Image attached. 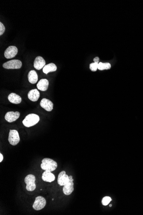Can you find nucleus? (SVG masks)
Masks as SVG:
<instances>
[{
	"label": "nucleus",
	"instance_id": "obj_1",
	"mask_svg": "<svg viewBox=\"0 0 143 215\" xmlns=\"http://www.w3.org/2000/svg\"><path fill=\"white\" fill-rule=\"evenodd\" d=\"M42 163L41 164V167L45 171H54L58 167V164L56 162L51 158L43 159L42 161Z\"/></svg>",
	"mask_w": 143,
	"mask_h": 215
},
{
	"label": "nucleus",
	"instance_id": "obj_2",
	"mask_svg": "<svg viewBox=\"0 0 143 215\" xmlns=\"http://www.w3.org/2000/svg\"><path fill=\"white\" fill-rule=\"evenodd\" d=\"M40 117L35 114H30L26 116L22 121L23 125L26 127L34 126L39 122Z\"/></svg>",
	"mask_w": 143,
	"mask_h": 215
},
{
	"label": "nucleus",
	"instance_id": "obj_3",
	"mask_svg": "<svg viewBox=\"0 0 143 215\" xmlns=\"http://www.w3.org/2000/svg\"><path fill=\"white\" fill-rule=\"evenodd\" d=\"M35 180H36V178L34 175L29 174L25 177L24 179V182L26 184V189L27 191L32 192L36 189Z\"/></svg>",
	"mask_w": 143,
	"mask_h": 215
},
{
	"label": "nucleus",
	"instance_id": "obj_4",
	"mask_svg": "<svg viewBox=\"0 0 143 215\" xmlns=\"http://www.w3.org/2000/svg\"><path fill=\"white\" fill-rule=\"evenodd\" d=\"M8 141L9 143L13 146L17 145L19 141V134L18 132L15 130H10L9 134Z\"/></svg>",
	"mask_w": 143,
	"mask_h": 215
},
{
	"label": "nucleus",
	"instance_id": "obj_5",
	"mask_svg": "<svg viewBox=\"0 0 143 215\" xmlns=\"http://www.w3.org/2000/svg\"><path fill=\"white\" fill-rule=\"evenodd\" d=\"M22 66V63L20 60H12L4 63L3 64V68L7 69H20Z\"/></svg>",
	"mask_w": 143,
	"mask_h": 215
},
{
	"label": "nucleus",
	"instance_id": "obj_6",
	"mask_svg": "<svg viewBox=\"0 0 143 215\" xmlns=\"http://www.w3.org/2000/svg\"><path fill=\"white\" fill-rule=\"evenodd\" d=\"M46 203V199L43 197L42 196L37 197L33 204V208L36 210H41L45 207Z\"/></svg>",
	"mask_w": 143,
	"mask_h": 215
},
{
	"label": "nucleus",
	"instance_id": "obj_7",
	"mask_svg": "<svg viewBox=\"0 0 143 215\" xmlns=\"http://www.w3.org/2000/svg\"><path fill=\"white\" fill-rule=\"evenodd\" d=\"M74 180L72 176H70L69 182L63 186V192L65 195H69L74 191Z\"/></svg>",
	"mask_w": 143,
	"mask_h": 215
},
{
	"label": "nucleus",
	"instance_id": "obj_8",
	"mask_svg": "<svg viewBox=\"0 0 143 215\" xmlns=\"http://www.w3.org/2000/svg\"><path fill=\"white\" fill-rule=\"evenodd\" d=\"M18 49L15 46H9L4 52V57L7 59L14 57L18 53Z\"/></svg>",
	"mask_w": 143,
	"mask_h": 215
},
{
	"label": "nucleus",
	"instance_id": "obj_9",
	"mask_svg": "<svg viewBox=\"0 0 143 215\" xmlns=\"http://www.w3.org/2000/svg\"><path fill=\"white\" fill-rule=\"evenodd\" d=\"M70 177L66 174L65 171L60 173L58 176V183L60 186H64L69 182Z\"/></svg>",
	"mask_w": 143,
	"mask_h": 215
},
{
	"label": "nucleus",
	"instance_id": "obj_10",
	"mask_svg": "<svg viewBox=\"0 0 143 215\" xmlns=\"http://www.w3.org/2000/svg\"><path fill=\"white\" fill-rule=\"evenodd\" d=\"M20 113L19 112H14L13 111L7 112L5 115V119L9 123H12L17 120L19 116Z\"/></svg>",
	"mask_w": 143,
	"mask_h": 215
},
{
	"label": "nucleus",
	"instance_id": "obj_11",
	"mask_svg": "<svg viewBox=\"0 0 143 215\" xmlns=\"http://www.w3.org/2000/svg\"><path fill=\"white\" fill-rule=\"evenodd\" d=\"M40 105L42 108L48 112L52 111L53 108V104L47 98H43L41 101Z\"/></svg>",
	"mask_w": 143,
	"mask_h": 215
},
{
	"label": "nucleus",
	"instance_id": "obj_12",
	"mask_svg": "<svg viewBox=\"0 0 143 215\" xmlns=\"http://www.w3.org/2000/svg\"><path fill=\"white\" fill-rule=\"evenodd\" d=\"M46 61L41 57H36L34 62V67L36 70H40L45 66Z\"/></svg>",
	"mask_w": 143,
	"mask_h": 215
},
{
	"label": "nucleus",
	"instance_id": "obj_13",
	"mask_svg": "<svg viewBox=\"0 0 143 215\" xmlns=\"http://www.w3.org/2000/svg\"><path fill=\"white\" fill-rule=\"evenodd\" d=\"M42 178L45 182H51L54 181L55 177L54 174L51 173V172L45 171L43 173Z\"/></svg>",
	"mask_w": 143,
	"mask_h": 215
},
{
	"label": "nucleus",
	"instance_id": "obj_14",
	"mask_svg": "<svg viewBox=\"0 0 143 215\" xmlns=\"http://www.w3.org/2000/svg\"><path fill=\"white\" fill-rule=\"evenodd\" d=\"M40 96L39 92L37 89H32L28 93V98L32 101H36L38 100Z\"/></svg>",
	"mask_w": 143,
	"mask_h": 215
},
{
	"label": "nucleus",
	"instance_id": "obj_15",
	"mask_svg": "<svg viewBox=\"0 0 143 215\" xmlns=\"http://www.w3.org/2000/svg\"><path fill=\"white\" fill-rule=\"evenodd\" d=\"M48 85H49V83L48 80L43 79L39 81L36 86L39 90L42 91H46L48 89Z\"/></svg>",
	"mask_w": 143,
	"mask_h": 215
},
{
	"label": "nucleus",
	"instance_id": "obj_16",
	"mask_svg": "<svg viewBox=\"0 0 143 215\" xmlns=\"http://www.w3.org/2000/svg\"><path fill=\"white\" fill-rule=\"evenodd\" d=\"M8 99L9 102L14 104H19L21 101V97L14 93H12L9 95Z\"/></svg>",
	"mask_w": 143,
	"mask_h": 215
},
{
	"label": "nucleus",
	"instance_id": "obj_17",
	"mask_svg": "<svg viewBox=\"0 0 143 215\" xmlns=\"http://www.w3.org/2000/svg\"><path fill=\"white\" fill-rule=\"evenodd\" d=\"M28 79L31 84H36L38 80V75L36 71L34 70L30 71L28 74Z\"/></svg>",
	"mask_w": 143,
	"mask_h": 215
},
{
	"label": "nucleus",
	"instance_id": "obj_18",
	"mask_svg": "<svg viewBox=\"0 0 143 215\" xmlns=\"http://www.w3.org/2000/svg\"><path fill=\"white\" fill-rule=\"evenodd\" d=\"M57 68L56 65L55 64L51 63L46 65L43 68V72L46 74H48L49 72H54L56 71Z\"/></svg>",
	"mask_w": 143,
	"mask_h": 215
},
{
	"label": "nucleus",
	"instance_id": "obj_19",
	"mask_svg": "<svg viewBox=\"0 0 143 215\" xmlns=\"http://www.w3.org/2000/svg\"><path fill=\"white\" fill-rule=\"evenodd\" d=\"M111 198L110 197L108 196L105 197H103L102 199V204L104 206H106L109 204V203L111 201Z\"/></svg>",
	"mask_w": 143,
	"mask_h": 215
},
{
	"label": "nucleus",
	"instance_id": "obj_20",
	"mask_svg": "<svg viewBox=\"0 0 143 215\" xmlns=\"http://www.w3.org/2000/svg\"><path fill=\"white\" fill-rule=\"evenodd\" d=\"M98 64L97 63H92L90 64V68L92 71H96L98 66Z\"/></svg>",
	"mask_w": 143,
	"mask_h": 215
},
{
	"label": "nucleus",
	"instance_id": "obj_21",
	"mask_svg": "<svg viewBox=\"0 0 143 215\" xmlns=\"http://www.w3.org/2000/svg\"><path fill=\"white\" fill-rule=\"evenodd\" d=\"M5 28L2 22H0V35H2L5 31Z\"/></svg>",
	"mask_w": 143,
	"mask_h": 215
},
{
	"label": "nucleus",
	"instance_id": "obj_22",
	"mask_svg": "<svg viewBox=\"0 0 143 215\" xmlns=\"http://www.w3.org/2000/svg\"><path fill=\"white\" fill-rule=\"evenodd\" d=\"M98 69L99 70L102 71V70H105V66H104V63L102 62L99 63L98 66Z\"/></svg>",
	"mask_w": 143,
	"mask_h": 215
},
{
	"label": "nucleus",
	"instance_id": "obj_23",
	"mask_svg": "<svg viewBox=\"0 0 143 215\" xmlns=\"http://www.w3.org/2000/svg\"><path fill=\"white\" fill-rule=\"evenodd\" d=\"M104 66H105V70H108L111 68V65L109 63H104Z\"/></svg>",
	"mask_w": 143,
	"mask_h": 215
},
{
	"label": "nucleus",
	"instance_id": "obj_24",
	"mask_svg": "<svg viewBox=\"0 0 143 215\" xmlns=\"http://www.w3.org/2000/svg\"><path fill=\"white\" fill-rule=\"evenodd\" d=\"M99 60H100V59H99V57H95V58L93 59V61H94V62L97 63H99Z\"/></svg>",
	"mask_w": 143,
	"mask_h": 215
},
{
	"label": "nucleus",
	"instance_id": "obj_25",
	"mask_svg": "<svg viewBox=\"0 0 143 215\" xmlns=\"http://www.w3.org/2000/svg\"><path fill=\"white\" fill-rule=\"evenodd\" d=\"M3 160V156L2 153H0V162H2Z\"/></svg>",
	"mask_w": 143,
	"mask_h": 215
},
{
	"label": "nucleus",
	"instance_id": "obj_26",
	"mask_svg": "<svg viewBox=\"0 0 143 215\" xmlns=\"http://www.w3.org/2000/svg\"><path fill=\"white\" fill-rule=\"evenodd\" d=\"M109 206H110V207H111V206H112V205H110Z\"/></svg>",
	"mask_w": 143,
	"mask_h": 215
},
{
	"label": "nucleus",
	"instance_id": "obj_27",
	"mask_svg": "<svg viewBox=\"0 0 143 215\" xmlns=\"http://www.w3.org/2000/svg\"><path fill=\"white\" fill-rule=\"evenodd\" d=\"M52 201H53V200H54V198H52Z\"/></svg>",
	"mask_w": 143,
	"mask_h": 215
}]
</instances>
